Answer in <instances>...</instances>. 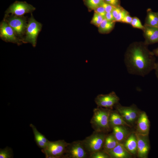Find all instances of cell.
I'll return each instance as SVG.
<instances>
[{
    "label": "cell",
    "instance_id": "6da1fadb",
    "mask_svg": "<svg viewBox=\"0 0 158 158\" xmlns=\"http://www.w3.org/2000/svg\"><path fill=\"white\" fill-rule=\"evenodd\" d=\"M144 42H135L127 48L124 61L130 74L145 77L154 70L156 63L155 55Z\"/></svg>",
    "mask_w": 158,
    "mask_h": 158
},
{
    "label": "cell",
    "instance_id": "7a4b0ae2",
    "mask_svg": "<svg viewBox=\"0 0 158 158\" xmlns=\"http://www.w3.org/2000/svg\"><path fill=\"white\" fill-rule=\"evenodd\" d=\"M111 110V109L97 107L94 109L90 123L95 131L105 133L109 131V119Z\"/></svg>",
    "mask_w": 158,
    "mask_h": 158
},
{
    "label": "cell",
    "instance_id": "3957f363",
    "mask_svg": "<svg viewBox=\"0 0 158 158\" xmlns=\"http://www.w3.org/2000/svg\"><path fill=\"white\" fill-rule=\"evenodd\" d=\"M106 136L104 133L95 131L81 142L87 152L90 154L102 149Z\"/></svg>",
    "mask_w": 158,
    "mask_h": 158
},
{
    "label": "cell",
    "instance_id": "277c9868",
    "mask_svg": "<svg viewBox=\"0 0 158 158\" xmlns=\"http://www.w3.org/2000/svg\"><path fill=\"white\" fill-rule=\"evenodd\" d=\"M42 24L37 21L32 14L28 21L25 34L23 40V43H30L35 47L37 44L39 34L41 30Z\"/></svg>",
    "mask_w": 158,
    "mask_h": 158
},
{
    "label": "cell",
    "instance_id": "5b68a950",
    "mask_svg": "<svg viewBox=\"0 0 158 158\" xmlns=\"http://www.w3.org/2000/svg\"><path fill=\"white\" fill-rule=\"evenodd\" d=\"M69 144L63 140L55 141H49L45 148L42 149V151L45 154L46 158L63 157Z\"/></svg>",
    "mask_w": 158,
    "mask_h": 158
},
{
    "label": "cell",
    "instance_id": "8992f818",
    "mask_svg": "<svg viewBox=\"0 0 158 158\" xmlns=\"http://www.w3.org/2000/svg\"><path fill=\"white\" fill-rule=\"evenodd\" d=\"M10 15L5 16L4 19L12 28L17 36L23 42L28 23L26 18L23 16Z\"/></svg>",
    "mask_w": 158,
    "mask_h": 158
},
{
    "label": "cell",
    "instance_id": "52a82bcc",
    "mask_svg": "<svg viewBox=\"0 0 158 158\" xmlns=\"http://www.w3.org/2000/svg\"><path fill=\"white\" fill-rule=\"evenodd\" d=\"M35 9L32 5L25 1H16L12 4L5 12V16L11 15L22 16L28 13H32Z\"/></svg>",
    "mask_w": 158,
    "mask_h": 158
},
{
    "label": "cell",
    "instance_id": "ba28073f",
    "mask_svg": "<svg viewBox=\"0 0 158 158\" xmlns=\"http://www.w3.org/2000/svg\"><path fill=\"white\" fill-rule=\"evenodd\" d=\"M0 37L1 39L6 42L15 43L18 45L23 43L12 28L4 19L0 24Z\"/></svg>",
    "mask_w": 158,
    "mask_h": 158
},
{
    "label": "cell",
    "instance_id": "9c48e42d",
    "mask_svg": "<svg viewBox=\"0 0 158 158\" xmlns=\"http://www.w3.org/2000/svg\"><path fill=\"white\" fill-rule=\"evenodd\" d=\"M119 98L114 91L106 94H99L95 99L97 107L111 109L119 102Z\"/></svg>",
    "mask_w": 158,
    "mask_h": 158
},
{
    "label": "cell",
    "instance_id": "30bf717a",
    "mask_svg": "<svg viewBox=\"0 0 158 158\" xmlns=\"http://www.w3.org/2000/svg\"><path fill=\"white\" fill-rule=\"evenodd\" d=\"M88 153L81 141H75L68 145L64 157L84 158L87 157Z\"/></svg>",
    "mask_w": 158,
    "mask_h": 158
},
{
    "label": "cell",
    "instance_id": "8fae6325",
    "mask_svg": "<svg viewBox=\"0 0 158 158\" xmlns=\"http://www.w3.org/2000/svg\"><path fill=\"white\" fill-rule=\"evenodd\" d=\"M135 133L137 141L138 156L140 158H146L150 149L148 135H142Z\"/></svg>",
    "mask_w": 158,
    "mask_h": 158
},
{
    "label": "cell",
    "instance_id": "7c38bea8",
    "mask_svg": "<svg viewBox=\"0 0 158 158\" xmlns=\"http://www.w3.org/2000/svg\"><path fill=\"white\" fill-rule=\"evenodd\" d=\"M142 30L145 40L144 42L145 44L148 45L158 43V27L145 24Z\"/></svg>",
    "mask_w": 158,
    "mask_h": 158
},
{
    "label": "cell",
    "instance_id": "4fadbf2b",
    "mask_svg": "<svg viewBox=\"0 0 158 158\" xmlns=\"http://www.w3.org/2000/svg\"><path fill=\"white\" fill-rule=\"evenodd\" d=\"M138 119L136 133L140 135H148L149 121L146 113L142 111L139 114Z\"/></svg>",
    "mask_w": 158,
    "mask_h": 158
},
{
    "label": "cell",
    "instance_id": "5bb4252c",
    "mask_svg": "<svg viewBox=\"0 0 158 158\" xmlns=\"http://www.w3.org/2000/svg\"><path fill=\"white\" fill-rule=\"evenodd\" d=\"M110 158H127L131 157V153L126 149L124 145L119 143L114 148L107 152Z\"/></svg>",
    "mask_w": 158,
    "mask_h": 158
},
{
    "label": "cell",
    "instance_id": "9a60e30c",
    "mask_svg": "<svg viewBox=\"0 0 158 158\" xmlns=\"http://www.w3.org/2000/svg\"><path fill=\"white\" fill-rule=\"evenodd\" d=\"M109 123L110 127H112L117 126H130L116 110H111L109 116Z\"/></svg>",
    "mask_w": 158,
    "mask_h": 158
},
{
    "label": "cell",
    "instance_id": "2e32d148",
    "mask_svg": "<svg viewBox=\"0 0 158 158\" xmlns=\"http://www.w3.org/2000/svg\"><path fill=\"white\" fill-rule=\"evenodd\" d=\"M30 126L32 128L35 140L38 146L40 148L44 149L47 146L49 140L45 136L40 133L35 126L30 124Z\"/></svg>",
    "mask_w": 158,
    "mask_h": 158
},
{
    "label": "cell",
    "instance_id": "e0dca14e",
    "mask_svg": "<svg viewBox=\"0 0 158 158\" xmlns=\"http://www.w3.org/2000/svg\"><path fill=\"white\" fill-rule=\"evenodd\" d=\"M125 126H117L113 128V134L119 143H121L126 139L128 134V132Z\"/></svg>",
    "mask_w": 158,
    "mask_h": 158
},
{
    "label": "cell",
    "instance_id": "ac0fdd59",
    "mask_svg": "<svg viewBox=\"0 0 158 158\" xmlns=\"http://www.w3.org/2000/svg\"><path fill=\"white\" fill-rule=\"evenodd\" d=\"M124 146L130 153L135 154L137 152V141L135 133L131 134L125 141Z\"/></svg>",
    "mask_w": 158,
    "mask_h": 158
},
{
    "label": "cell",
    "instance_id": "d6986e66",
    "mask_svg": "<svg viewBox=\"0 0 158 158\" xmlns=\"http://www.w3.org/2000/svg\"><path fill=\"white\" fill-rule=\"evenodd\" d=\"M119 143L113 133L106 136L103 147L104 150L107 153L114 148Z\"/></svg>",
    "mask_w": 158,
    "mask_h": 158
},
{
    "label": "cell",
    "instance_id": "ffe728a7",
    "mask_svg": "<svg viewBox=\"0 0 158 158\" xmlns=\"http://www.w3.org/2000/svg\"><path fill=\"white\" fill-rule=\"evenodd\" d=\"M145 24L151 26L158 27V16L156 13L153 12L150 8L147 10V15Z\"/></svg>",
    "mask_w": 158,
    "mask_h": 158
},
{
    "label": "cell",
    "instance_id": "44dd1931",
    "mask_svg": "<svg viewBox=\"0 0 158 158\" xmlns=\"http://www.w3.org/2000/svg\"><path fill=\"white\" fill-rule=\"evenodd\" d=\"M115 22L108 21L104 18L98 27L99 32L102 34L109 33L114 28Z\"/></svg>",
    "mask_w": 158,
    "mask_h": 158
},
{
    "label": "cell",
    "instance_id": "7402d4cb",
    "mask_svg": "<svg viewBox=\"0 0 158 158\" xmlns=\"http://www.w3.org/2000/svg\"><path fill=\"white\" fill-rule=\"evenodd\" d=\"M84 2L89 10L91 11L102 6L104 1L103 0H84Z\"/></svg>",
    "mask_w": 158,
    "mask_h": 158
},
{
    "label": "cell",
    "instance_id": "603a6c76",
    "mask_svg": "<svg viewBox=\"0 0 158 158\" xmlns=\"http://www.w3.org/2000/svg\"><path fill=\"white\" fill-rule=\"evenodd\" d=\"M90 158H110L108 154L104 150H99L90 154Z\"/></svg>",
    "mask_w": 158,
    "mask_h": 158
},
{
    "label": "cell",
    "instance_id": "cb8c5ba5",
    "mask_svg": "<svg viewBox=\"0 0 158 158\" xmlns=\"http://www.w3.org/2000/svg\"><path fill=\"white\" fill-rule=\"evenodd\" d=\"M12 157H13V152L11 148L6 147L3 149H0V158H11Z\"/></svg>",
    "mask_w": 158,
    "mask_h": 158
},
{
    "label": "cell",
    "instance_id": "d4e9b609",
    "mask_svg": "<svg viewBox=\"0 0 158 158\" xmlns=\"http://www.w3.org/2000/svg\"><path fill=\"white\" fill-rule=\"evenodd\" d=\"M104 18L103 16L96 13L94 12L91 23L98 27Z\"/></svg>",
    "mask_w": 158,
    "mask_h": 158
},
{
    "label": "cell",
    "instance_id": "484cf974",
    "mask_svg": "<svg viewBox=\"0 0 158 158\" xmlns=\"http://www.w3.org/2000/svg\"><path fill=\"white\" fill-rule=\"evenodd\" d=\"M133 27L143 30L144 25L141 23L139 19L136 17H133L131 23L130 24Z\"/></svg>",
    "mask_w": 158,
    "mask_h": 158
},
{
    "label": "cell",
    "instance_id": "4316f807",
    "mask_svg": "<svg viewBox=\"0 0 158 158\" xmlns=\"http://www.w3.org/2000/svg\"><path fill=\"white\" fill-rule=\"evenodd\" d=\"M128 13H129L127 11L123 8L117 17L116 18L115 21V22H121L125 16Z\"/></svg>",
    "mask_w": 158,
    "mask_h": 158
},
{
    "label": "cell",
    "instance_id": "83f0119b",
    "mask_svg": "<svg viewBox=\"0 0 158 158\" xmlns=\"http://www.w3.org/2000/svg\"><path fill=\"white\" fill-rule=\"evenodd\" d=\"M94 12L103 16L104 18L106 13L104 8L102 6H99L95 9Z\"/></svg>",
    "mask_w": 158,
    "mask_h": 158
},
{
    "label": "cell",
    "instance_id": "f1b7e54d",
    "mask_svg": "<svg viewBox=\"0 0 158 158\" xmlns=\"http://www.w3.org/2000/svg\"><path fill=\"white\" fill-rule=\"evenodd\" d=\"M102 6L104 8L106 13L112 12L115 7L111 5L107 4L104 2Z\"/></svg>",
    "mask_w": 158,
    "mask_h": 158
},
{
    "label": "cell",
    "instance_id": "f546056e",
    "mask_svg": "<svg viewBox=\"0 0 158 158\" xmlns=\"http://www.w3.org/2000/svg\"><path fill=\"white\" fill-rule=\"evenodd\" d=\"M104 2L115 7L120 6V0H104Z\"/></svg>",
    "mask_w": 158,
    "mask_h": 158
},
{
    "label": "cell",
    "instance_id": "4dcf8cb0",
    "mask_svg": "<svg viewBox=\"0 0 158 158\" xmlns=\"http://www.w3.org/2000/svg\"><path fill=\"white\" fill-rule=\"evenodd\" d=\"M123 8L121 6L115 7L112 12V14L115 19L117 17L119 13Z\"/></svg>",
    "mask_w": 158,
    "mask_h": 158
},
{
    "label": "cell",
    "instance_id": "1f68e13d",
    "mask_svg": "<svg viewBox=\"0 0 158 158\" xmlns=\"http://www.w3.org/2000/svg\"><path fill=\"white\" fill-rule=\"evenodd\" d=\"M132 19L133 17L130 16L129 13L125 16L121 22L130 24Z\"/></svg>",
    "mask_w": 158,
    "mask_h": 158
},
{
    "label": "cell",
    "instance_id": "d6a6232c",
    "mask_svg": "<svg viewBox=\"0 0 158 158\" xmlns=\"http://www.w3.org/2000/svg\"><path fill=\"white\" fill-rule=\"evenodd\" d=\"M104 18L109 21H115V19L112 12L106 13Z\"/></svg>",
    "mask_w": 158,
    "mask_h": 158
},
{
    "label": "cell",
    "instance_id": "836d02e7",
    "mask_svg": "<svg viewBox=\"0 0 158 158\" xmlns=\"http://www.w3.org/2000/svg\"><path fill=\"white\" fill-rule=\"evenodd\" d=\"M154 70L156 76L158 80V61L156 62Z\"/></svg>",
    "mask_w": 158,
    "mask_h": 158
},
{
    "label": "cell",
    "instance_id": "e575fe53",
    "mask_svg": "<svg viewBox=\"0 0 158 158\" xmlns=\"http://www.w3.org/2000/svg\"><path fill=\"white\" fill-rule=\"evenodd\" d=\"M152 52L155 56L158 57V47L154 49Z\"/></svg>",
    "mask_w": 158,
    "mask_h": 158
},
{
    "label": "cell",
    "instance_id": "d590c367",
    "mask_svg": "<svg viewBox=\"0 0 158 158\" xmlns=\"http://www.w3.org/2000/svg\"><path fill=\"white\" fill-rule=\"evenodd\" d=\"M157 13V15H158V12H157V13Z\"/></svg>",
    "mask_w": 158,
    "mask_h": 158
},
{
    "label": "cell",
    "instance_id": "8d00e7d4",
    "mask_svg": "<svg viewBox=\"0 0 158 158\" xmlns=\"http://www.w3.org/2000/svg\"><path fill=\"white\" fill-rule=\"evenodd\" d=\"M103 0L104 1V0Z\"/></svg>",
    "mask_w": 158,
    "mask_h": 158
}]
</instances>
